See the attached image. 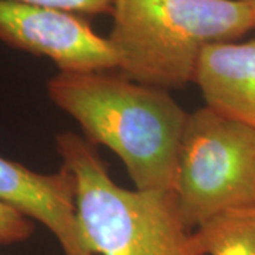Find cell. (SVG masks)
Returning a JSON list of instances; mask_svg holds the SVG:
<instances>
[{"instance_id":"obj_1","label":"cell","mask_w":255,"mask_h":255,"mask_svg":"<svg viewBox=\"0 0 255 255\" xmlns=\"http://www.w3.org/2000/svg\"><path fill=\"white\" fill-rule=\"evenodd\" d=\"M47 94L91 145L118 156L135 189L174 191L189 112L169 91L121 73L58 71L47 82Z\"/></svg>"},{"instance_id":"obj_2","label":"cell","mask_w":255,"mask_h":255,"mask_svg":"<svg viewBox=\"0 0 255 255\" xmlns=\"http://www.w3.org/2000/svg\"><path fill=\"white\" fill-rule=\"evenodd\" d=\"M111 16L117 71L166 91L194 82L207 47L254 30L243 0H114Z\"/></svg>"},{"instance_id":"obj_3","label":"cell","mask_w":255,"mask_h":255,"mask_svg":"<svg viewBox=\"0 0 255 255\" xmlns=\"http://www.w3.org/2000/svg\"><path fill=\"white\" fill-rule=\"evenodd\" d=\"M61 167L75 179L84 237L97 255H203L173 191L129 190L111 179L97 146L74 132L55 135Z\"/></svg>"},{"instance_id":"obj_4","label":"cell","mask_w":255,"mask_h":255,"mask_svg":"<svg viewBox=\"0 0 255 255\" xmlns=\"http://www.w3.org/2000/svg\"><path fill=\"white\" fill-rule=\"evenodd\" d=\"M173 193L190 230L255 206V129L207 105L189 112Z\"/></svg>"},{"instance_id":"obj_5","label":"cell","mask_w":255,"mask_h":255,"mask_svg":"<svg viewBox=\"0 0 255 255\" xmlns=\"http://www.w3.org/2000/svg\"><path fill=\"white\" fill-rule=\"evenodd\" d=\"M0 41L46 57L61 73L114 71L119 65L108 37L97 34L82 16L20 0H0Z\"/></svg>"},{"instance_id":"obj_6","label":"cell","mask_w":255,"mask_h":255,"mask_svg":"<svg viewBox=\"0 0 255 255\" xmlns=\"http://www.w3.org/2000/svg\"><path fill=\"white\" fill-rule=\"evenodd\" d=\"M0 201L40 223L64 255H97L84 237L75 206V179L67 169L38 173L0 155Z\"/></svg>"},{"instance_id":"obj_7","label":"cell","mask_w":255,"mask_h":255,"mask_svg":"<svg viewBox=\"0 0 255 255\" xmlns=\"http://www.w3.org/2000/svg\"><path fill=\"white\" fill-rule=\"evenodd\" d=\"M194 84L209 108L255 129V38L207 47Z\"/></svg>"},{"instance_id":"obj_8","label":"cell","mask_w":255,"mask_h":255,"mask_svg":"<svg viewBox=\"0 0 255 255\" xmlns=\"http://www.w3.org/2000/svg\"><path fill=\"white\" fill-rule=\"evenodd\" d=\"M194 231L203 255H255V206L226 211Z\"/></svg>"},{"instance_id":"obj_9","label":"cell","mask_w":255,"mask_h":255,"mask_svg":"<svg viewBox=\"0 0 255 255\" xmlns=\"http://www.w3.org/2000/svg\"><path fill=\"white\" fill-rule=\"evenodd\" d=\"M33 220L21 214L18 210L0 201V246L23 243L33 236Z\"/></svg>"},{"instance_id":"obj_10","label":"cell","mask_w":255,"mask_h":255,"mask_svg":"<svg viewBox=\"0 0 255 255\" xmlns=\"http://www.w3.org/2000/svg\"><path fill=\"white\" fill-rule=\"evenodd\" d=\"M37 6L64 10L80 16L111 14L114 0H20Z\"/></svg>"},{"instance_id":"obj_11","label":"cell","mask_w":255,"mask_h":255,"mask_svg":"<svg viewBox=\"0 0 255 255\" xmlns=\"http://www.w3.org/2000/svg\"><path fill=\"white\" fill-rule=\"evenodd\" d=\"M248 6V9L251 11V16H253V21H254V31H255V0H243Z\"/></svg>"}]
</instances>
